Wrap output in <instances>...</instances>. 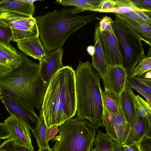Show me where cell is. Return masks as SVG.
Returning <instances> with one entry per match:
<instances>
[{
    "label": "cell",
    "instance_id": "obj_44",
    "mask_svg": "<svg viewBox=\"0 0 151 151\" xmlns=\"http://www.w3.org/2000/svg\"><path fill=\"white\" fill-rule=\"evenodd\" d=\"M12 67L0 63V76L10 70Z\"/></svg>",
    "mask_w": 151,
    "mask_h": 151
},
{
    "label": "cell",
    "instance_id": "obj_48",
    "mask_svg": "<svg viewBox=\"0 0 151 151\" xmlns=\"http://www.w3.org/2000/svg\"><path fill=\"white\" fill-rule=\"evenodd\" d=\"M143 78L146 79H151V70L146 72Z\"/></svg>",
    "mask_w": 151,
    "mask_h": 151
},
{
    "label": "cell",
    "instance_id": "obj_11",
    "mask_svg": "<svg viewBox=\"0 0 151 151\" xmlns=\"http://www.w3.org/2000/svg\"><path fill=\"white\" fill-rule=\"evenodd\" d=\"M4 125L16 144L35 150L32 144L30 129L23 122L12 114L6 119Z\"/></svg>",
    "mask_w": 151,
    "mask_h": 151
},
{
    "label": "cell",
    "instance_id": "obj_47",
    "mask_svg": "<svg viewBox=\"0 0 151 151\" xmlns=\"http://www.w3.org/2000/svg\"><path fill=\"white\" fill-rule=\"evenodd\" d=\"M86 49L89 55L92 56L94 55L95 52L94 46L91 45L87 47Z\"/></svg>",
    "mask_w": 151,
    "mask_h": 151
},
{
    "label": "cell",
    "instance_id": "obj_35",
    "mask_svg": "<svg viewBox=\"0 0 151 151\" xmlns=\"http://www.w3.org/2000/svg\"><path fill=\"white\" fill-rule=\"evenodd\" d=\"M59 126L57 124L53 125L47 128V138L48 142L54 139L59 132Z\"/></svg>",
    "mask_w": 151,
    "mask_h": 151
},
{
    "label": "cell",
    "instance_id": "obj_30",
    "mask_svg": "<svg viewBox=\"0 0 151 151\" xmlns=\"http://www.w3.org/2000/svg\"><path fill=\"white\" fill-rule=\"evenodd\" d=\"M12 34L11 27L0 25V42L8 44L12 40Z\"/></svg>",
    "mask_w": 151,
    "mask_h": 151
},
{
    "label": "cell",
    "instance_id": "obj_3",
    "mask_svg": "<svg viewBox=\"0 0 151 151\" xmlns=\"http://www.w3.org/2000/svg\"><path fill=\"white\" fill-rule=\"evenodd\" d=\"M95 13L79 15L73 9L55 10L35 17L39 37L45 50L51 52L60 48L74 32L91 22Z\"/></svg>",
    "mask_w": 151,
    "mask_h": 151
},
{
    "label": "cell",
    "instance_id": "obj_12",
    "mask_svg": "<svg viewBox=\"0 0 151 151\" xmlns=\"http://www.w3.org/2000/svg\"><path fill=\"white\" fill-rule=\"evenodd\" d=\"M128 77L126 70L122 66H109L107 74L103 79L104 89L119 98L127 88Z\"/></svg>",
    "mask_w": 151,
    "mask_h": 151
},
{
    "label": "cell",
    "instance_id": "obj_39",
    "mask_svg": "<svg viewBox=\"0 0 151 151\" xmlns=\"http://www.w3.org/2000/svg\"><path fill=\"white\" fill-rule=\"evenodd\" d=\"M115 0H102L99 6V9L106 10L115 7Z\"/></svg>",
    "mask_w": 151,
    "mask_h": 151
},
{
    "label": "cell",
    "instance_id": "obj_19",
    "mask_svg": "<svg viewBox=\"0 0 151 151\" xmlns=\"http://www.w3.org/2000/svg\"><path fill=\"white\" fill-rule=\"evenodd\" d=\"M94 37L95 52L92 56L91 64L103 80L107 74L108 66L103 53L99 38L95 33Z\"/></svg>",
    "mask_w": 151,
    "mask_h": 151
},
{
    "label": "cell",
    "instance_id": "obj_20",
    "mask_svg": "<svg viewBox=\"0 0 151 151\" xmlns=\"http://www.w3.org/2000/svg\"><path fill=\"white\" fill-rule=\"evenodd\" d=\"M102 0H57L55 3L65 6H73L75 8L73 9L75 14L85 11H91L93 9H99Z\"/></svg>",
    "mask_w": 151,
    "mask_h": 151
},
{
    "label": "cell",
    "instance_id": "obj_33",
    "mask_svg": "<svg viewBox=\"0 0 151 151\" xmlns=\"http://www.w3.org/2000/svg\"><path fill=\"white\" fill-rule=\"evenodd\" d=\"M132 1L137 8L151 11V0Z\"/></svg>",
    "mask_w": 151,
    "mask_h": 151
},
{
    "label": "cell",
    "instance_id": "obj_53",
    "mask_svg": "<svg viewBox=\"0 0 151 151\" xmlns=\"http://www.w3.org/2000/svg\"><path fill=\"white\" fill-rule=\"evenodd\" d=\"M1 95V90L0 89V96Z\"/></svg>",
    "mask_w": 151,
    "mask_h": 151
},
{
    "label": "cell",
    "instance_id": "obj_52",
    "mask_svg": "<svg viewBox=\"0 0 151 151\" xmlns=\"http://www.w3.org/2000/svg\"><path fill=\"white\" fill-rule=\"evenodd\" d=\"M4 1V0H0V4L3 1Z\"/></svg>",
    "mask_w": 151,
    "mask_h": 151
},
{
    "label": "cell",
    "instance_id": "obj_27",
    "mask_svg": "<svg viewBox=\"0 0 151 151\" xmlns=\"http://www.w3.org/2000/svg\"><path fill=\"white\" fill-rule=\"evenodd\" d=\"M128 81L151 96V80L137 76L128 78Z\"/></svg>",
    "mask_w": 151,
    "mask_h": 151
},
{
    "label": "cell",
    "instance_id": "obj_34",
    "mask_svg": "<svg viewBox=\"0 0 151 151\" xmlns=\"http://www.w3.org/2000/svg\"><path fill=\"white\" fill-rule=\"evenodd\" d=\"M127 87L129 88L134 89L141 95L143 96L146 99L147 101L149 103L150 105H151V97L145 91L142 90L134 86L130 83H129L128 80L127 82Z\"/></svg>",
    "mask_w": 151,
    "mask_h": 151
},
{
    "label": "cell",
    "instance_id": "obj_1",
    "mask_svg": "<svg viewBox=\"0 0 151 151\" xmlns=\"http://www.w3.org/2000/svg\"><path fill=\"white\" fill-rule=\"evenodd\" d=\"M41 109L47 128L59 126L75 116L76 110L75 70L64 66L52 78Z\"/></svg>",
    "mask_w": 151,
    "mask_h": 151
},
{
    "label": "cell",
    "instance_id": "obj_17",
    "mask_svg": "<svg viewBox=\"0 0 151 151\" xmlns=\"http://www.w3.org/2000/svg\"><path fill=\"white\" fill-rule=\"evenodd\" d=\"M135 95L132 88H127L119 97L120 108L125 120L130 125L136 114L134 100Z\"/></svg>",
    "mask_w": 151,
    "mask_h": 151
},
{
    "label": "cell",
    "instance_id": "obj_26",
    "mask_svg": "<svg viewBox=\"0 0 151 151\" xmlns=\"http://www.w3.org/2000/svg\"><path fill=\"white\" fill-rule=\"evenodd\" d=\"M134 100L136 108V114L138 116L146 117L151 115V106L138 95H135Z\"/></svg>",
    "mask_w": 151,
    "mask_h": 151
},
{
    "label": "cell",
    "instance_id": "obj_13",
    "mask_svg": "<svg viewBox=\"0 0 151 151\" xmlns=\"http://www.w3.org/2000/svg\"><path fill=\"white\" fill-rule=\"evenodd\" d=\"M62 48L51 52H47V57L45 60L39 61L38 75L44 83L48 86L54 75L62 68Z\"/></svg>",
    "mask_w": 151,
    "mask_h": 151
},
{
    "label": "cell",
    "instance_id": "obj_32",
    "mask_svg": "<svg viewBox=\"0 0 151 151\" xmlns=\"http://www.w3.org/2000/svg\"><path fill=\"white\" fill-rule=\"evenodd\" d=\"M140 147L141 151H151V137L148 134L142 140Z\"/></svg>",
    "mask_w": 151,
    "mask_h": 151
},
{
    "label": "cell",
    "instance_id": "obj_2",
    "mask_svg": "<svg viewBox=\"0 0 151 151\" xmlns=\"http://www.w3.org/2000/svg\"><path fill=\"white\" fill-rule=\"evenodd\" d=\"M75 78L77 116L89 122L97 130L104 127L100 75L89 62L80 60Z\"/></svg>",
    "mask_w": 151,
    "mask_h": 151
},
{
    "label": "cell",
    "instance_id": "obj_46",
    "mask_svg": "<svg viewBox=\"0 0 151 151\" xmlns=\"http://www.w3.org/2000/svg\"><path fill=\"white\" fill-rule=\"evenodd\" d=\"M0 63L9 66L12 68L14 67L13 64L1 54H0Z\"/></svg>",
    "mask_w": 151,
    "mask_h": 151
},
{
    "label": "cell",
    "instance_id": "obj_29",
    "mask_svg": "<svg viewBox=\"0 0 151 151\" xmlns=\"http://www.w3.org/2000/svg\"><path fill=\"white\" fill-rule=\"evenodd\" d=\"M141 11L142 12H151V11L144 9H140L131 8L120 7H116L106 10H100L99 9H93L91 11L97 12H100L113 13L115 14H125L131 11Z\"/></svg>",
    "mask_w": 151,
    "mask_h": 151
},
{
    "label": "cell",
    "instance_id": "obj_37",
    "mask_svg": "<svg viewBox=\"0 0 151 151\" xmlns=\"http://www.w3.org/2000/svg\"><path fill=\"white\" fill-rule=\"evenodd\" d=\"M8 151H35L30 148L19 145L15 143L12 141L9 147Z\"/></svg>",
    "mask_w": 151,
    "mask_h": 151
},
{
    "label": "cell",
    "instance_id": "obj_31",
    "mask_svg": "<svg viewBox=\"0 0 151 151\" xmlns=\"http://www.w3.org/2000/svg\"><path fill=\"white\" fill-rule=\"evenodd\" d=\"M114 21L110 17L104 16L99 24V30L103 32L109 29L112 26Z\"/></svg>",
    "mask_w": 151,
    "mask_h": 151
},
{
    "label": "cell",
    "instance_id": "obj_5",
    "mask_svg": "<svg viewBox=\"0 0 151 151\" xmlns=\"http://www.w3.org/2000/svg\"><path fill=\"white\" fill-rule=\"evenodd\" d=\"M53 151H92L96 129L88 122L78 117L61 124Z\"/></svg>",
    "mask_w": 151,
    "mask_h": 151
},
{
    "label": "cell",
    "instance_id": "obj_36",
    "mask_svg": "<svg viewBox=\"0 0 151 151\" xmlns=\"http://www.w3.org/2000/svg\"><path fill=\"white\" fill-rule=\"evenodd\" d=\"M141 140L134 141L128 144H123L125 151H141L140 147Z\"/></svg>",
    "mask_w": 151,
    "mask_h": 151
},
{
    "label": "cell",
    "instance_id": "obj_21",
    "mask_svg": "<svg viewBox=\"0 0 151 151\" xmlns=\"http://www.w3.org/2000/svg\"><path fill=\"white\" fill-rule=\"evenodd\" d=\"M48 86L43 82L39 75L33 80L30 88L31 95L35 107L40 111Z\"/></svg>",
    "mask_w": 151,
    "mask_h": 151
},
{
    "label": "cell",
    "instance_id": "obj_42",
    "mask_svg": "<svg viewBox=\"0 0 151 151\" xmlns=\"http://www.w3.org/2000/svg\"><path fill=\"white\" fill-rule=\"evenodd\" d=\"M123 14L128 16L132 19L138 22L143 23L147 24L138 15H137L135 12L134 11H131L127 13Z\"/></svg>",
    "mask_w": 151,
    "mask_h": 151
},
{
    "label": "cell",
    "instance_id": "obj_54",
    "mask_svg": "<svg viewBox=\"0 0 151 151\" xmlns=\"http://www.w3.org/2000/svg\"><path fill=\"white\" fill-rule=\"evenodd\" d=\"M1 144V140H0V145Z\"/></svg>",
    "mask_w": 151,
    "mask_h": 151
},
{
    "label": "cell",
    "instance_id": "obj_4",
    "mask_svg": "<svg viewBox=\"0 0 151 151\" xmlns=\"http://www.w3.org/2000/svg\"><path fill=\"white\" fill-rule=\"evenodd\" d=\"M18 51L22 58L20 63L0 76L1 95L16 98L34 109L35 106L30 88L32 81L38 75L39 64Z\"/></svg>",
    "mask_w": 151,
    "mask_h": 151
},
{
    "label": "cell",
    "instance_id": "obj_9",
    "mask_svg": "<svg viewBox=\"0 0 151 151\" xmlns=\"http://www.w3.org/2000/svg\"><path fill=\"white\" fill-rule=\"evenodd\" d=\"M103 104V121L106 134L113 140L123 144L128 134L130 125L125 120L120 107V114H116L107 110Z\"/></svg>",
    "mask_w": 151,
    "mask_h": 151
},
{
    "label": "cell",
    "instance_id": "obj_8",
    "mask_svg": "<svg viewBox=\"0 0 151 151\" xmlns=\"http://www.w3.org/2000/svg\"><path fill=\"white\" fill-rule=\"evenodd\" d=\"M99 38L103 53L108 66L123 65V60L118 40L112 25L103 32L100 31L99 24L95 26V32Z\"/></svg>",
    "mask_w": 151,
    "mask_h": 151
},
{
    "label": "cell",
    "instance_id": "obj_40",
    "mask_svg": "<svg viewBox=\"0 0 151 151\" xmlns=\"http://www.w3.org/2000/svg\"><path fill=\"white\" fill-rule=\"evenodd\" d=\"M10 138V135L4 123H0V140Z\"/></svg>",
    "mask_w": 151,
    "mask_h": 151
},
{
    "label": "cell",
    "instance_id": "obj_41",
    "mask_svg": "<svg viewBox=\"0 0 151 151\" xmlns=\"http://www.w3.org/2000/svg\"><path fill=\"white\" fill-rule=\"evenodd\" d=\"M135 12L147 24L151 26V19L148 15L146 14L145 12L141 11H136Z\"/></svg>",
    "mask_w": 151,
    "mask_h": 151
},
{
    "label": "cell",
    "instance_id": "obj_7",
    "mask_svg": "<svg viewBox=\"0 0 151 151\" xmlns=\"http://www.w3.org/2000/svg\"><path fill=\"white\" fill-rule=\"evenodd\" d=\"M0 20L9 26L12 30V40L17 42L25 39L39 36L35 17L16 13L0 11Z\"/></svg>",
    "mask_w": 151,
    "mask_h": 151
},
{
    "label": "cell",
    "instance_id": "obj_23",
    "mask_svg": "<svg viewBox=\"0 0 151 151\" xmlns=\"http://www.w3.org/2000/svg\"><path fill=\"white\" fill-rule=\"evenodd\" d=\"M101 92L103 104L107 109L114 114H120L119 98L105 89L103 91L101 88Z\"/></svg>",
    "mask_w": 151,
    "mask_h": 151
},
{
    "label": "cell",
    "instance_id": "obj_6",
    "mask_svg": "<svg viewBox=\"0 0 151 151\" xmlns=\"http://www.w3.org/2000/svg\"><path fill=\"white\" fill-rule=\"evenodd\" d=\"M112 25L119 42L123 60V66L130 78L139 61L146 56L141 42L144 40L116 17Z\"/></svg>",
    "mask_w": 151,
    "mask_h": 151
},
{
    "label": "cell",
    "instance_id": "obj_45",
    "mask_svg": "<svg viewBox=\"0 0 151 151\" xmlns=\"http://www.w3.org/2000/svg\"><path fill=\"white\" fill-rule=\"evenodd\" d=\"M123 145L122 143L116 141H114V151H125V149L123 146Z\"/></svg>",
    "mask_w": 151,
    "mask_h": 151
},
{
    "label": "cell",
    "instance_id": "obj_50",
    "mask_svg": "<svg viewBox=\"0 0 151 151\" xmlns=\"http://www.w3.org/2000/svg\"><path fill=\"white\" fill-rule=\"evenodd\" d=\"M22 1L29 3H34L35 1H40V0H22Z\"/></svg>",
    "mask_w": 151,
    "mask_h": 151
},
{
    "label": "cell",
    "instance_id": "obj_16",
    "mask_svg": "<svg viewBox=\"0 0 151 151\" xmlns=\"http://www.w3.org/2000/svg\"><path fill=\"white\" fill-rule=\"evenodd\" d=\"M115 17L124 24L141 37L151 46V27L147 24L138 22L122 14H116Z\"/></svg>",
    "mask_w": 151,
    "mask_h": 151
},
{
    "label": "cell",
    "instance_id": "obj_18",
    "mask_svg": "<svg viewBox=\"0 0 151 151\" xmlns=\"http://www.w3.org/2000/svg\"><path fill=\"white\" fill-rule=\"evenodd\" d=\"M35 8L34 3H27L22 0H4L0 4V11L14 12L28 17L33 16Z\"/></svg>",
    "mask_w": 151,
    "mask_h": 151
},
{
    "label": "cell",
    "instance_id": "obj_15",
    "mask_svg": "<svg viewBox=\"0 0 151 151\" xmlns=\"http://www.w3.org/2000/svg\"><path fill=\"white\" fill-rule=\"evenodd\" d=\"M18 48L25 55L39 60H45L47 52L45 49L39 36L20 40L17 42Z\"/></svg>",
    "mask_w": 151,
    "mask_h": 151
},
{
    "label": "cell",
    "instance_id": "obj_22",
    "mask_svg": "<svg viewBox=\"0 0 151 151\" xmlns=\"http://www.w3.org/2000/svg\"><path fill=\"white\" fill-rule=\"evenodd\" d=\"M38 122L37 127L31 131L35 137L39 149L49 147L48 142L47 138V128L45 123L43 111L41 109L40 111Z\"/></svg>",
    "mask_w": 151,
    "mask_h": 151
},
{
    "label": "cell",
    "instance_id": "obj_38",
    "mask_svg": "<svg viewBox=\"0 0 151 151\" xmlns=\"http://www.w3.org/2000/svg\"><path fill=\"white\" fill-rule=\"evenodd\" d=\"M115 7H125L137 9L132 0H115Z\"/></svg>",
    "mask_w": 151,
    "mask_h": 151
},
{
    "label": "cell",
    "instance_id": "obj_10",
    "mask_svg": "<svg viewBox=\"0 0 151 151\" xmlns=\"http://www.w3.org/2000/svg\"><path fill=\"white\" fill-rule=\"evenodd\" d=\"M0 99L6 110L23 122L31 131L37 127L39 117L32 109L14 97L1 95Z\"/></svg>",
    "mask_w": 151,
    "mask_h": 151
},
{
    "label": "cell",
    "instance_id": "obj_25",
    "mask_svg": "<svg viewBox=\"0 0 151 151\" xmlns=\"http://www.w3.org/2000/svg\"><path fill=\"white\" fill-rule=\"evenodd\" d=\"M94 139L93 145L101 151H114V141L106 133L97 130Z\"/></svg>",
    "mask_w": 151,
    "mask_h": 151
},
{
    "label": "cell",
    "instance_id": "obj_14",
    "mask_svg": "<svg viewBox=\"0 0 151 151\" xmlns=\"http://www.w3.org/2000/svg\"><path fill=\"white\" fill-rule=\"evenodd\" d=\"M151 115L142 117L137 114L132 123L127 138L123 144H128L133 141L141 140L150 132Z\"/></svg>",
    "mask_w": 151,
    "mask_h": 151
},
{
    "label": "cell",
    "instance_id": "obj_51",
    "mask_svg": "<svg viewBox=\"0 0 151 151\" xmlns=\"http://www.w3.org/2000/svg\"><path fill=\"white\" fill-rule=\"evenodd\" d=\"M92 151H101L97 147H95L93 149Z\"/></svg>",
    "mask_w": 151,
    "mask_h": 151
},
{
    "label": "cell",
    "instance_id": "obj_24",
    "mask_svg": "<svg viewBox=\"0 0 151 151\" xmlns=\"http://www.w3.org/2000/svg\"><path fill=\"white\" fill-rule=\"evenodd\" d=\"M0 54L10 61L14 67L18 65L22 60L19 51L10 43L5 44L0 42Z\"/></svg>",
    "mask_w": 151,
    "mask_h": 151
},
{
    "label": "cell",
    "instance_id": "obj_49",
    "mask_svg": "<svg viewBox=\"0 0 151 151\" xmlns=\"http://www.w3.org/2000/svg\"><path fill=\"white\" fill-rule=\"evenodd\" d=\"M38 151H53V150L52 148L49 147L39 149Z\"/></svg>",
    "mask_w": 151,
    "mask_h": 151
},
{
    "label": "cell",
    "instance_id": "obj_28",
    "mask_svg": "<svg viewBox=\"0 0 151 151\" xmlns=\"http://www.w3.org/2000/svg\"><path fill=\"white\" fill-rule=\"evenodd\" d=\"M151 70V57L145 56L141 59L134 69L131 77L139 76Z\"/></svg>",
    "mask_w": 151,
    "mask_h": 151
},
{
    "label": "cell",
    "instance_id": "obj_43",
    "mask_svg": "<svg viewBox=\"0 0 151 151\" xmlns=\"http://www.w3.org/2000/svg\"><path fill=\"white\" fill-rule=\"evenodd\" d=\"M12 140L11 139H7L0 145V151H8L9 146Z\"/></svg>",
    "mask_w": 151,
    "mask_h": 151
}]
</instances>
